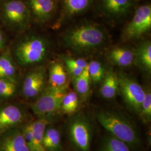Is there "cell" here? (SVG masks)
<instances>
[{"instance_id":"25","label":"cell","mask_w":151,"mask_h":151,"mask_svg":"<svg viewBox=\"0 0 151 151\" xmlns=\"http://www.w3.org/2000/svg\"><path fill=\"white\" fill-rule=\"evenodd\" d=\"M138 115L145 124H149L151 121V91L150 88L145 90V96L142 103Z\"/></svg>"},{"instance_id":"29","label":"cell","mask_w":151,"mask_h":151,"mask_svg":"<svg viewBox=\"0 0 151 151\" xmlns=\"http://www.w3.org/2000/svg\"><path fill=\"white\" fill-rule=\"evenodd\" d=\"M65 70H67V72L70 76L72 80L81 75L85 70L83 68L73 67H65Z\"/></svg>"},{"instance_id":"7","label":"cell","mask_w":151,"mask_h":151,"mask_svg":"<svg viewBox=\"0 0 151 151\" xmlns=\"http://www.w3.org/2000/svg\"><path fill=\"white\" fill-rule=\"evenodd\" d=\"M117 75L119 93L130 110L138 115L145 96V90L135 80L123 72H119Z\"/></svg>"},{"instance_id":"12","label":"cell","mask_w":151,"mask_h":151,"mask_svg":"<svg viewBox=\"0 0 151 151\" xmlns=\"http://www.w3.org/2000/svg\"><path fill=\"white\" fill-rule=\"evenodd\" d=\"M133 0H100V6L106 16L120 20L127 16L131 10Z\"/></svg>"},{"instance_id":"13","label":"cell","mask_w":151,"mask_h":151,"mask_svg":"<svg viewBox=\"0 0 151 151\" xmlns=\"http://www.w3.org/2000/svg\"><path fill=\"white\" fill-rule=\"evenodd\" d=\"M26 4L31 15L42 22L50 19L56 9L55 0H27Z\"/></svg>"},{"instance_id":"8","label":"cell","mask_w":151,"mask_h":151,"mask_svg":"<svg viewBox=\"0 0 151 151\" xmlns=\"http://www.w3.org/2000/svg\"><path fill=\"white\" fill-rule=\"evenodd\" d=\"M151 28V5L140 6L136 10L130 22L124 27L122 39L124 41L137 40L148 32Z\"/></svg>"},{"instance_id":"27","label":"cell","mask_w":151,"mask_h":151,"mask_svg":"<svg viewBox=\"0 0 151 151\" xmlns=\"http://www.w3.org/2000/svg\"><path fill=\"white\" fill-rule=\"evenodd\" d=\"M16 91V81L0 78V97H12L15 93Z\"/></svg>"},{"instance_id":"21","label":"cell","mask_w":151,"mask_h":151,"mask_svg":"<svg viewBox=\"0 0 151 151\" xmlns=\"http://www.w3.org/2000/svg\"><path fill=\"white\" fill-rule=\"evenodd\" d=\"M16 68L10 52L7 50L0 55V78L16 81Z\"/></svg>"},{"instance_id":"17","label":"cell","mask_w":151,"mask_h":151,"mask_svg":"<svg viewBox=\"0 0 151 151\" xmlns=\"http://www.w3.org/2000/svg\"><path fill=\"white\" fill-rule=\"evenodd\" d=\"M67 70L60 62H53L49 68L48 86L55 88L69 87Z\"/></svg>"},{"instance_id":"20","label":"cell","mask_w":151,"mask_h":151,"mask_svg":"<svg viewBox=\"0 0 151 151\" xmlns=\"http://www.w3.org/2000/svg\"><path fill=\"white\" fill-rule=\"evenodd\" d=\"M43 143L47 151H62L61 134L55 127H47L44 133Z\"/></svg>"},{"instance_id":"23","label":"cell","mask_w":151,"mask_h":151,"mask_svg":"<svg viewBox=\"0 0 151 151\" xmlns=\"http://www.w3.org/2000/svg\"><path fill=\"white\" fill-rule=\"evenodd\" d=\"M80 98L74 90L67 91L62 100L60 112L68 116L77 113L80 106Z\"/></svg>"},{"instance_id":"3","label":"cell","mask_w":151,"mask_h":151,"mask_svg":"<svg viewBox=\"0 0 151 151\" xmlns=\"http://www.w3.org/2000/svg\"><path fill=\"white\" fill-rule=\"evenodd\" d=\"M67 125V138L75 151H90L91 147L93 128L84 114L76 113L71 116Z\"/></svg>"},{"instance_id":"4","label":"cell","mask_w":151,"mask_h":151,"mask_svg":"<svg viewBox=\"0 0 151 151\" xmlns=\"http://www.w3.org/2000/svg\"><path fill=\"white\" fill-rule=\"evenodd\" d=\"M48 50V43L45 39L32 35L24 38L17 44L15 55L18 63L25 67L42 62Z\"/></svg>"},{"instance_id":"19","label":"cell","mask_w":151,"mask_h":151,"mask_svg":"<svg viewBox=\"0 0 151 151\" xmlns=\"http://www.w3.org/2000/svg\"><path fill=\"white\" fill-rule=\"evenodd\" d=\"M92 2V0H63L62 19H68L85 12Z\"/></svg>"},{"instance_id":"24","label":"cell","mask_w":151,"mask_h":151,"mask_svg":"<svg viewBox=\"0 0 151 151\" xmlns=\"http://www.w3.org/2000/svg\"><path fill=\"white\" fill-rule=\"evenodd\" d=\"M99 151H131V149L123 141L108 134L104 137Z\"/></svg>"},{"instance_id":"9","label":"cell","mask_w":151,"mask_h":151,"mask_svg":"<svg viewBox=\"0 0 151 151\" xmlns=\"http://www.w3.org/2000/svg\"><path fill=\"white\" fill-rule=\"evenodd\" d=\"M49 124L48 119H38L22 128V132L30 151H47L44 147L43 138Z\"/></svg>"},{"instance_id":"22","label":"cell","mask_w":151,"mask_h":151,"mask_svg":"<svg viewBox=\"0 0 151 151\" xmlns=\"http://www.w3.org/2000/svg\"><path fill=\"white\" fill-rule=\"evenodd\" d=\"M72 82L74 91L78 94L81 100H86L90 92L91 83L87 67L81 75L72 79Z\"/></svg>"},{"instance_id":"16","label":"cell","mask_w":151,"mask_h":151,"mask_svg":"<svg viewBox=\"0 0 151 151\" xmlns=\"http://www.w3.org/2000/svg\"><path fill=\"white\" fill-rule=\"evenodd\" d=\"M100 88L101 96L105 99H114L119 92V80L117 73L112 70L106 72Z\"/></svg>"},{"instance_id":"6","label":"cell","mask_w":151,"mask_h":151,"mask_svg":"<svg viewBox=\"0 0 151 151\" xmlns=\"http://www.w3.org/2000/svg\"><path fill=\"white\" fill-rule=\"evenodd\" d=\"M0 15L6 25L17 30L27 28L32 17L26 2L22 0H4L1 5Z\"/></svg>"},{"instance_id":"10","label":"cell","mask_w":151,"mask_h":151,"mask_svg":"<svg viewBox=\"0 0 151 151\" xmlns=\"http://www.w3.org/2000/svg\"><path fill=\"white\" fill-rule=\"evenodd\" d=\"M47 72L43 66L30 71L24 78L22 93L27 99H32L40 95L45 88Z\"/></svg>"},{"instance_id":"18","label":"cell","mask_w":151,"mask_h":151,"mask_svg":"<svg viewBox=\"0 0 151 151\" xmlns=\"http://www.w3.org/2000/svg\"><path fill=\"white\" fill-rule=\"evenodd\" d=\"M134 52V63L148 74L151 72V43L149 40L140 43Z\"/></svg>"},{"instance_id":"5","label":"cell","mask_w":151,"mask_h":151,"mask_svg":"<svg viewBox=\"0 0 151 151\" xmlns=\"http://www.w3.org/2000/svg\"><path fill=\"white\" fill-rule=\"evenodd\" d=\"M68 87L45 88L37 100L32 105L33 113L39 119H48L60 112L62 100Z\"/></svg>"},{"instance_id":"2","label":"cell","mask_w":151,"mask_h":151,"mask_svg":"<svg viewBox=\"0 0 151 151\" xmlns=\"http://www.w3.org/2000/svg\"><path fill=\"white\" fill-rule=\"evenodd\" d=\"M108 35L102 27L93 24L78 25L65 32L63 40L65 45L77 53H87L103 46Z\"/></svg>"},{"instance_id":"1","label":"cell","mask_w":151,"mask_h":151,"mask_svg":"<svg viewBox=\"0 0 151 151\" xmlns=\"http://www.w3.org/2000/svg\"><path fill=\"white\" fill-rule=\"evenodd\" d=\"M98 123L108 134L123 141L131 150L137 151L142 146V139L134 124L123 114L110 110H101L96 115Z\"/></svg>"},{"instance_id":"31","label":"cell","mask_w":151,"mask_h":151,"mask_svg":"<svg viewBox=\"0 0 151 151\" xmlns=\"http://www.w3.org/2000/svg\"><path fill=\"white\" fill-rule=\"evenodd\" d=\"M133 1H140V0H133Z\"/></svg>"},{"instance_id":"30","label":"cell","mask_w":151,"mask_h":151,"mask_svg":"<svg viewBox=\"0 0 151 151\" xmlns=\"http://www.w3.org/2000/svg\"><path fill=\"white\" fill-rule=\"evenodd\" d=\"M6 39L5 35L0 30V52L3 50L5 44Z\"/></svg>"},{"instance_id":"14","label":"cell","mask_w":151,"mask_h":151,"mask_svg":"<svg viewBox=\"0 0 151 151\" xmlns=\"http://www.w3.org/2000/svg\"><path fill=\"white\" fill-rule=\"evenodd\" d=\"M0 151H30L22 130L6 133L0 140Z\"/></svg>"},{"instance_id":"11","label":"cell","mask_w":151,"mask_h":151,"mask_svg":"<svg viewBox=\"0 0 151 151\" xmlns=\"http://www.w3.org/2000/svg\"><path fill=\"white\" fill-rule=\"evenodd\" d=\"M26 119L22 109L15 105H7L0 108V134L21 124Z\"/></svg>"},{"instance_id":"26","label":"cell","mask_w":151,"mask_h":151,"mask_svg":"<svg viewBox=\"0 0 151 151\" xmlns=\"http://www.w3.org/2000/svg\"><path fill=\"white\" fill-rule=\"evenodd\" d=\"M87 69L91 82L93 83H98L102 81L106 71L100 62L92 60L88 63Z\"/></svg>"},{"instance_id":"32","label":"cell","mask_w":151,"mask_h":151,"mask_svg":"<svg viewBox=\"0 0 151 151\" xmlns=\"http://www.w3.org/2000/svg\"><path fill=\"white\" fill-rule=\"evenodd\" d=\"M55 1H57V0H55Z\"/></svg>"},{"instance_id":"15","label":"cell","mask_w":151,"mask_h":151,"mask_svg":"<svg viewBox=\"0 0 151 151\" xmlns=\"http://www.w3.org/2000/svg\"><path fill=\"white\" fill-rule=\"evenodd\" d=\"M106 58L113 65L121 67H127L134 63V52L125 47H114L108 50Z\"/></svg>"},{"instance_id":"28","label":"cell","mask_w":151,"mask_h":151,"mask_svg":"<svg viewBox=\"0 0 151 151\" xmlns=\"http://www.w3.org/2000/svg\"><path fill=\"white\" fill-rule=\"evenodd\" d=\"M65 67H78L85 69L87 67L88 63L86 60L83 58H73L70 57H65L63 58Z\"/></svg>"}]
</instances>
